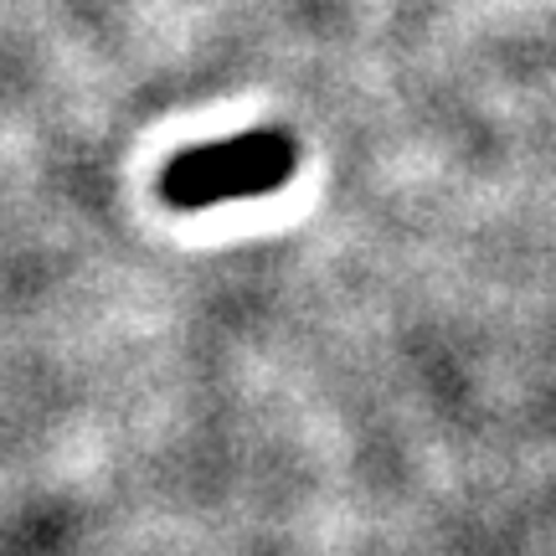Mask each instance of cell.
<instances>
[{
  "label": "cell",
  "instance_id": "cell-1",
  "mask_svg": "<svg viewBox=\"0 0 556 556\" xmlns=\"http://www.w3.org/2000/svg\"><path fill=\"white\" fill-rule=\"evenodd\" d=\"M294 139L278 135V129H258V135H238L222 139V144L180 150L160 176V197L176 212H206V206L232 197H268L283 180H294Z\"/></svg>",
  "mask_w": 556,
  "mask_h": 556
}]
</instances>
